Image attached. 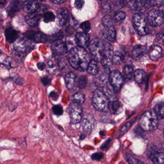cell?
<instances>
[{"label":"cell","mask_w":164,"mask_h":164,"mask_svg":"<svg viewBox=\"0 0 164 164\" xmlns=\"http://www.w3.org/2000/svg\"><path fill=\"white\" fill-rule=\"evenodd\" d=\"M22 5L19 1H13L12 2L8 7L7 13L9 15L12 16L16 12L19 11Z\"/></svg>","instance_id":"cell-24"},{"label":"cell","mask_w":164,"mask_h":164,"mask_svg":"<svg viewBox=\"0 0 164 164\" xmlns=\"http://www.w3.org/2000/svg\"><path fill=\"white\" fill-rule=\"evenodd\" d=\"M41 19V15L38 12L29 14L25 17V21L29 26L34 27L38 25Z\"/></svg>","instance_id":"cell-17"},{"label":"cell","mask_w":164,"mask_h":164,"mask_svg":"<svg viewBox=\"0 0 164 164\" xmlns=\"http://www.w3.org/2000/svg\"><path fill=\"white\" fill-rule=\"evenodd\" d=\"M1 26H0V34H1Z\"/></svg>","instance_id":"cell-53"},{"label":"cell","mask_w":164,"mask_h":164,"mask_svg":"<svg viewBox=\"0 0 164 164\" xmlns=\"http://www.w3.org/2000/svg\"><path fill=\"white\" fill-rule=\"evenodd\" d=\"M102 6L103 9L105 11L111 10V5L110 3H108V2H106L105 3H103V5H102Z\"/></svg>","instance_id":"cell-46"},{"label":"cell","mask_w":164,"mask_h":164,"mask_svg":"<svg viewBox=\"0 0 164 164\" xmlns=\"http://www.w3.org/2000/svg\"><path fill=\"white\" fill-rule=\"evenodd\" d=\"M55 18V15L53 13L50 11L46 12L43 15V21L46 23H50L54 21Z\"/></svg>","instance_id":"cell-32"},{"label":"cell","mask_w":164,"mask_h":164,"mask_svg":"<svg viewBox=\"0 0 164 164\" xmlns=\"http://www.w3.org/2000/svg\"><path fill=\"white\" fill-rule=\"evenodd\" d=\"M67 112L70 120L73 123H79L82 117V108L81 105L75 102H72L69 105Z\"/></svg>","instance_id":"cell-8"},{"label":"cell","mask_w":164,"mask_h":164,"mask_svg":"<svg viewBox=\"0 0 164 164\" xmlns=\"http://www.w3.org/2000/svg\"><path fill=\"white\" fill-rule=\"evenodd\" d=\"M33 40L37 43H45L47 40V37L42 32H35Z\"/></svg>","instance_id":"cell-30"},{"label":"cell","mask_w":164,"mask_h":164,"mask_svg":"<svg viewBox=\"0 0 164 164\" xmlns=\"http://www.w3.org/2000/svg\"><path fill=\"white\" fill-rule=\"evenodd\" d=\"M76 43L82 48H86L90 44V37L85 33H79L75 36Z\"/></svg>","instance_id":"cell-15"},{"label":"cell","mask_w":164,"mask_h":164,"mask_svg":"<svg viewBox=\"0 0 164 164\" xmlns=\"http://www.w3.org/2000/svg\"><path fill=\"white\" fill-rule=\"evenodd\" d=\"M11 60L9 58V57H7L6 59L4 61L3 64V65L5 67H7V69H9L11 67Z\"/></svg>","instance_id":"cell-47"},{"label":"cell","mask_w":164,"mask_h":164,"mask_svg":"<svg viewBox=\"0 0 164 164\" xmlns=\"http://www.w3.org/2000/svg\"><path fill=\"white\" fill-rule=\"evenodd\" d=\"M105 49L103 52V56L102 57V64L104 67V69H110V67L112 62L113 51L111 45L107 43H104Z\"/></svg>","instance_id":"cell-11"},{"label":"cell","mask_w":164,"mask_h":164,"mask_svg":"<svg viewBox=\"0 0 164 164\" xmlns=\"http://www.w3.org/2000/svg\"><path fill=\"white\" fill-rule=\"evenodd\" d=\"M147 48L145 46L138 45L134 47L131 53L132 57L136 61H141L147 54Z\"/></svg>","instance_id":"cell-13"},{"label":"cell","mask_w":164,"mask_h":164,"mask_svg":"<svg viewBox=\"0 0 164 164\" xmlns=\"http://www.w3.org/2000/svg\"><path fill=\"white\" fill-rule=\"evenodd\" d=\"M157 40L160 43L163 45L164 44V34L162 33L158 34V35L157 36Z\"/></svg>","instance_id":"cell-45"},{"label":"cell","mask_w":164,"mask_h":164,"mask_svg":"<svg viewBox=\"0 0 164 164\" xmlns=\"http://www.w3.org/2000/svg\"><path fill=\"white\" fill-rule=\"evenodd\" d=\"M80 27L82 31L86 33H88L91 29V24L89 21H85L81 24Z\"/></svg>","instance_id":"cell-39"},{"label":"cell","mask_w":164,"mask_h":164,"mask_svg":"<svg viewBox=\"0 0 164 164\" xmlns=\"http://www.w3.org/2000/svg\"><path fill=\"white\" fill-rule=\"evenodd\" d=\"M128 5L129 8L133 11H140L143 7L150 5L149 1H131Z\"/></svg>","instance_id":"cell-19"},{"label":"cell","mask_w":164,"mask_h":164,"mask_svg":"<svg viewBox=\"0 0 164 164\" xmlns=\"http://www.w3.org/2000/svg\"><path fill=\"white\" fill-rule=\"evenodd\" d=\"M103 154L101 152H98L91 155V158L93 160H100L103 157Z\"/></svg>","instance_id":"cell-42"},{"label":"cell","mask_w":164,"mask_h":164,"mask_svg":"<svg viewBox=\"0 0 164 164\" xmlns=\"http://www.w3.org/2000/svg\"><path fill=\"white\" fill-rule=\"evenodd\" d=\"M149 158L155 164H164V155L162 152H153L150 155Z\"/></svg>","instance_id":"cell-23"},{"label":"cell","mask_w":164,"mask_h":164,"mask_svg":"<svg viewBox=\"0 0 164 164\" xmlns=\"http://www.w3.org/2000/svg\"><path fill=\"white\" fill-rule=\"evenodd\" d=\"M126 17V14L122 11H117L114 14V18L115 21L117 22H121L124 20Z\"/></svg>","instance_id":"cell-36"},{"label":"cell","mask_w":164,"mask_h":164,"mask_svg":"<svg viewBox=\"0 0 164 164\" xmlns=\"http://www.w3.org/2000/svg\"><path fill=\"white\" fill-rule=\"evenodd\" d=\"M45 64L43 63H39L37 64V67L38 69H39L40 70H43L45 67Z\"/></svg>","instance_id":"cell-49"},{"label":"cell","mask_w":164,"mask_h":164,"mask_svg":"<svg viewBox=\"0 0 164 164\" xmlns=\"http://www.w3.org/2000/svg\"><path fill=\"white\" fill-rule=\"evenodd\" d=\"M52 2L56 4H61L65 2V1H52Z\"/></svg>","instance_id":"cell-52"},{"label":"cell","mask_w":164,"mask_h":164,"mask_svg":"<svg viewBox=\"0 0 164 164\" xmlns=\"http://www.w3.org/2000/svg\"><path fill=\"white\" fill-rule=\"evenodd\" d=\"M136 119V117L133 119H132L129 122L127 123L124 126H123L122 127L121 129H120V133H119V137H121L128 131V130L129 129V128H131V125L134 123V122Z\"/></svg>","instance_id":"cell-35"},{"label":"cell","mask_w":164,"mask_h":164,"mask_svg":"<svg viewBox=\"0 0 164 164\" xmlns=\"http://www.w3.org/2000/svg\"><path fill=\"white\" fill-rule=\"evenodd\" d=\"M113 2L115 6L119 9L125 7L127 5V2L125 1H116Z\"/></svg>","instance_id":"cell-41"},{"label":"cell","mask_w":164,"mask_h":164,"mask_svg":"<svg viewBox=\"0 0 164 164\" xmlns=\"http://www.w3.org/2000/svg\"><path fill=\"white\" fill-rule=\"evenodd\" d=\"M15 50L20 53H27L31 52L34 48L35 44L32 40L26 37L17 38L13 43Z\"/></svg>","instance_id":"cell-7"},{"label":"cell","mask_w":164,"mask_h":164,"mask_svg":"<svg viewBox=\"0 0 164 164\" xmlns=\"http://www.w3.org/2000/svg\"><path fill=\"white\" fill-rule=\"evenodd\" d=\"M127 160L129 164H144L142 161L130 156L127 158Z\"/></svg>","instance_id":"cell-40"},{"label":"cell","mask_w":164,"mask_h":164,"mask_svg":"<svg viewBox=\"0 0 164 164\" xmlns=\"http://www.w3.org/2000/svg\"><path fill=\"white\" fill-rule=\"evenodd\" d=\"M41 81L42 83L43 84V85L45 86L49 85L51 82V79L47 77H45L41 78Z\"/></svg>","instance_id":"cell-44"},{"label":"cell","mask_w":164,"mask_h":164,"mask_svg":"<svg viewBox=\"0 0 164 164\" xmlns=\"http://www.w3.org/2000/svg\"><path fill=\"white\" fill-rule=\"evenodd\" d=\"M82 128L83 129L87 132H90L92 129L93 123L91 120L88 118L83 119L82 121Z\"/></svg>","instance_id":"cell-31"},{"label":"cell","mask_w":164,"mask_h":164,"mask_svg":"<svg viewBox=\"0 0 164 164\" xmlns=\"http://www.w3.org/2000/svg\"><path fill=\"white\" fill-rule=\"evenodd\" d=\"M50 96L52 98V99H53V100H56L58 97V95L55 92H52L51 93Z\"/></svg>","instance_id":"cell-50"},{"label":"cell","mask_w":164,"mask_h":164,"mask_svg":"<svg viewBox=\"0 0 164 164\" xmlns=\"http://www.w3.org/2000/svg\"><path fill=\"white\" fill-rule=\"evenodd\" d=\"M153 110L158 119H163L164 117V105L163 103H159L155 105Z\"/></svg>","instance_id":"cell-25"},{"label":"cell","mask_w":164,"mask_h":164,"mask_svg":"<svg viewBox=\"0 0 164 164\" xmlns=\"http://www.w3.org/2000/svg\"><path fill=\"white\" fill-rule=\"evenodd\" d=\"M87 70L90 74L93 75L97 74L99 70L97 62L95 60L90 61L87 68Z\"/></svg>","instance_id":"cell-26"},{"label":"cell","mask_w":164,"mask_h":164,"mask_svg":"<svg viewBox=\"0 0 164 164\" xmlns=\"http://www.w3.org/2000/svg\"><path fill=\"white\" fill-rule=\"evenodd\" d=\"M93 106L96 109L101 112H105L108 110L109 103L107 95L100 90H96L94 92L92 98Z\"/></svg>","instance_id":"cell-3"},{"label":"cell","mask_w":164,"mask_h":164,"mask_svg":"<svg viewBox=\"0 0 164 164\" xmlns=\"http://www.w3.org/2000/svg\"><path fill=\"white\" fill-rule=\"evenodd\" d=\"M51 48L53 53L57 55H64L68 52L65 43L61 40H57L53 41Z\"/></svg>","instance_id":"cell-12"},{"label":"cell","mask_w":164,"mask_h":164,"mask_svg":"<svg viewBox=\"0 0 164 164\" xmlns=\"http://www.w3.org/2000/svg\"><path fill=\"white\" fill-rule=\"evenodd\" d=\"M124 59V56L121 52H115L113 54L112 62L116 65H120Z\"/></svg>","instance_id":"cell-29"},{"label":"cell","mask_w":164,"mask_h":164,"mask_svg":"<svg viewBox=\"0 0 164 164\" xmlns=\"http://www.w3.org/2000/svg\"><path fill=\"white\" fill-rule=\"evenodd\" d=\"M73 100L76 103L82 104L85 101V96L82 93H77L73 96Z\"/></svg>","instance_id":"cell-34"},{"label":"cell","mask_w":164,"mask_h":164,"mask_svg":"<svg viewBox=\"0 0 164 164\" xmlns=\"http://www.w3.org/2000/svg\"><path fill=\"white\" fill-rule=\"evenodd\" d=\"M67 58L71 66L80 71L87 69L90 61L88 52L79 46H76L69 51Z\"/></svg>","instance_id":"cell-1"},{"label":"cell","mask_w":164,"mask_h":164,"mask_svg":"<svg viewBox=\"0 0 164 164\" xmlns=\"http://www.w3.org/2000/svg\"><path fill=\"white\" fill-rule=\"evenodd\" d=\"M108 109L109 110L111 113L115 115H118L122 112L123 109L121 104L116 101L109 102L108 106Z\"/></svg>","instance_id":"cell-22"},{"label":"cell","mask_w":164,"mask_h":164,"mask_svg":"<svg viewBox=\"0 0 164 164\" xmlns=\"http://www.w3.org/2000/svg\"><path fill=\"white\" fill-rule=\"evenodd\" d=\"M40 6V2L38 1H26L24 2L22 5V8L25 12L29 14L37 11L39 9Z\"/></svg>","instance_id":"cell-14"},{"label":"cell","mask_w":164,"mask_h":164,"mask_svg":"<svg viewBox=\"0 0 164 164\" xmlns=\"http://www.w3.org/2000/svg\"><path fill=\"white\" fill-rule=\"evenodd\" d=\"M65 83L67 89L69 90H72L76 83V76L73 73H68L65 78Z\"/></svg>","instance_id":"cell-21"},{"label":"cell","mask_w":164,"mask_h":164,"mask_svg":"<svg viewBox=\"0 0 164 164\" xmlns=\"http://www.w3.org/2000/svg\"><path fill=\"white\" fill-rule=\"evenodd\" d=\"M162 55V49L157 45H153L150 48L149 55L151 59L153 61H157Z\"/></svg>","instance_id":"cell-18"},{"label":"cell","mask_w":164,"mask_h":164,"mask_svg":"<svg viewBox=\"0 0 164 164\" xmlns=\"http://www.w3.org/2000/svg\"><path fill=\"white\" fill-rule=\"evenodd\" d=\"M133 25L139 35L143 36L148 33V27L145 16L143 13H137L133 15Z\"/></svg>","instance_id":"cell-5"},{"label":"cell","mask_w":164,"mask_h":164,"mask_svg":"<svg viewBox=\"0 0 164 164\" xmlns=\"http://www.w3.org/2000/svg\"><path fill=\"white\" fill-rule=\"evenodd\" d=\"M69 18V11L65 8H61L57 12L58 23L60 26H63L67 23Z\"/></svg>","instance_id":"cell-16"},{"label":"cell","mask_w":164,"mask_h":164,"mask_svg":"<svg viewBox=\"0 0 164 164\" xmlns=\"http://www.w3.org/2000/svg\"><path fill=\"white\" fill-rule=\"evenodd\" d=\"M111 139H109L108 140H107V141H105L101 146V148L103 150H105L107 149V148L108 147V146L109 145L111 141Z\"/></svg>","instance_id":"cell-48"},{"label":"cell","mask_w":164,"mask_h":164,"mask_svg":"<svg viewBox=\"0 0 164 164\" xmlns=\"http://www.w3.org/2000/svg\"><path fill=\"white\" fill-rule=\"evenodd\" d=\"M134 77L135 81L137 83L139 84L143 83L145 77V73L143 70L137 69L134 72Z\"/></svg>","instance_id":"cell-27"},{"label":"cell","mask_w":164,"mask_h":164,"mask_svg":"<svg viewBox=\"0 0 164 164\" xmlns=\"http://www.w3.org/2000/svg\"><path fill=\"white\" fill-rule=\"evenodd\" d=\"M24 80L21 79H17V81H15V82L17 83L18 85H21L22 84H23V83H24L25 82L24 81Z\"/></svg>","instance_id":"cell-51"},{"label":"cell","mask_w":164,"mask_h":164,"mask_svg":"<svg viewBox=\"0 0 164 164\" xmlns=\"http://www.w3.org/2000/svg\"><path fill=\"white\" fill-rule=\"evenodd\" d=\"M6 41L9 43H14L18 37L19 32L12 27H8L5 32Z\"/></svg>","instance_id":"cell-20"},{"label":"cell","mask_w":164,"mask_h":164,"mask_svg":"<svg viewBox=\"0 0 164 164\" xmlns=\"http://www.w3.org/2000/svg\"><path fill=\"white\" fill-rule=\"evenodd\" d=\"M123 81L121 75L117 70H113L110 73L109 81L114 91L117 92L120 90Z\"/></svg>","instance_id":"cell-10"},{"label":"cell","mask_w":164,"mask_h":164,"mask_svg":"<svg viewBox=\"0 0 164 164\" xmlns=\"http://www.w3.org/2000/svg\"><path fill=\"white\" fill-rule=\"evenodd\" d=\"M52 111L53 114L57 116H60L63 113V109L62 107L60 105H56L53 107Z\"/></svg>","instance_id":"cell-38"},{"label":"cell","mask_w":164,"mask_h":164,"mask_svg":"<svg viewBox=\"0 0 164 164\" xmlns=\"http://www.w3.org/2000/svg\"><path fill=\"white\" fill-rule=\"evenodd\" d=\"M158 119L153 109L144 113L140 120L141 129L145 131H152L157 129L158 125Z\"/></svg>","instance_id":"cell-2"},{"label":"cell","mask_w":164,"mask_h":164,"mask_svg":"<svg viewBox=\"0 0 164 164\" xmlns=\"http://www.w3.org/2000/svg\"><path fill=\"white\" fill-rule=\"evenodd\" d=\"M78 87L81 89L85 88L87 84V78L86 76H81L79 78L78 82Z\"/></svg>","instance_id":"cell-37"},{"label":"cell","mask_w":164,"mask_h":164,"mask_svg":"<svg viewBox=\"0 0 164 164\" xmlns=\"http://www.w3.org/2000/svg\"><path fill=\"white\" fill-rule=\"evenodd\" d=\"M148 20L149 24L153 27L159 26L164 22V12L160 10L153 9L149 13Z\"/></svg>","instance_id":"cell-9"},{"label":"cell","mask_w":164,"mask_h":164,"mask_svg":"<svg viewBox=\"0 0 164 164\" xmlns=\"http://www.w3.org/2000/svg\"><path fill=\"white\" fill-rule=\"evenodd\" d=\"M65 44L67 46V49L68 51H70L73 48L76 47L77 43H76L75 36L73 35H71L67 37Z\"/></svg>","instance_id":"cell-28"},{"label":"cell","mask_w":164,"mask_h":164,"mask_svg":"<svg viewBox=\"0 0 164 164\" xmlns=\"http://www.w3.org/2000/svg\"><path fill=\"white\" fill-rule=\"evenodd\" d=\"M133 69L132 67H131L130 65L125 66L123 69V73L125 77L129 79H131L133 75Z\"/></svg>","instance_id":"cell-33"},{"label":"cell","mask_w":164,"mask_h":164,"mask_svg":"<svg viewBox=\"0 0 164 164\" xmlns=\"http://www.w3.org/2000/svg\"><path fill=\"white\" fill-rule=\"evenodd\" d=\"M102 23L105 27L103 31V37L109 41H114L115 40V31L112 17L108 15H105L102 19Z\"/></svg>","instance_id":"cell-4"},{"label":"cell","mask_w":164,"mask_h":164,"mask_svg":"<svg viewBox=\"0 0 164 164\" xmlns=\"http://www.w3.org/2000/svg\"><path fill=\"white\" fill-rule=\"evenodd\" d=\"M105 49L104 43L102 40L96 38L92 40L89 44V50L91 55L95 60L100 62L102 60Z\"/></svg>","instance_id":"cell-6"},{"label":"cell","mask_w":164,"mask_h":164,"mask_svg":"<svg viewBox=\"0 0 164 164\" xmlns=\"http://www.w3.org/2000/svg\"><path fill=\"white\" fill-rule=\"evenodd\" d=\"M84 1H76L75 2V7L77 9L81 10L84 6Z\"/></svg>","instance_id":"cell-43"}]
</instances>
